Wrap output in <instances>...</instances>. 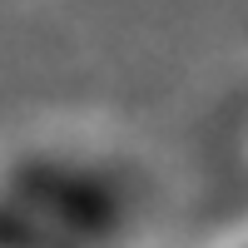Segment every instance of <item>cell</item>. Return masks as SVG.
<instances>
[{
  "mask_svg": "<svg viewBox=\"0 0 248 248\" xmlns=\"http://www.w3.org/2000/svg\"><path fill=\"white\" fill-rule=\"evenodd\" d=\"M129 174L99 149L45 139L0 159V223L15 218V229H0V243L45 238L50 223L45 248H105L129 223Z\"/></svg>",
  "mask_w": 248,
  "mask_h": 248,
  "instance_id": "6da1fadb",
  "label": "cell"
}]
</instances>
